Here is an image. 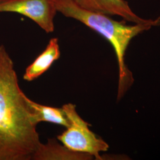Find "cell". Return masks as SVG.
I'll return each instance as SVG.
<instances>
[{"label":"cell","instance_id":"cell-1","mask_svg":"<svg viewBox=\"0 0 160 160\" xmlns=\"http://www.w3.org/2000/svg\"><path fill=\"white\" fill-rule=\"evenodd\" d=\"M12 58L0 46V160H32L40 145Z\"/></svg>","mask_w":160,"mask_h":160},{"label":"cell","instance_id":"cell-2","mask_svg":"<svg viewBox=\"0 0 160 160\" xmlns=\"http://www.w3.org/2000/svg\"><path fill=\"white\" fill-rule=\"evenodd\" d=\"M58 12L65 17L72 18L102 35L114 49L119 67L118 97H122L131 87L133 79L125 62L126 50L132 39L151 28L160 25V16L149 22L128 25L118 22L109 15L84 9L72 0H55Z\"/></svg>","mask_w":160,"mask_h":160},{"label":"cell","instance_id":"cell-3","mask_svg":"<svg viewBox=\"0 0 160 160\" xmlns=\"http://www.w3.org/2000/svg\"><path fill=\"white\" fill-rule=\"evenodd\" d=\"M62 108L68 118L69 126L58 136V139L71 151L90 155L96 160H102L100 153L108 150V144L89 129L90 124L78 114L75 104H66Z\"/></svg>","mask_w":160,"mask_h":160},{"label":"cell","instance_id":"cell-4","mask_svg":"<svg viewBox=\"0 0 160 160\" xmlns=\"http://www.w3.org/2000/svg\"><path fill=\"white\" fill-rule=\"evenodd\" d=\"M0 12L25 16L49 33L54 31V18L58 12L55 0H0Z\"/></svg>","mask_w":160,"mask_h":160},{"label":"cell","instance_id":"cell-5","mask_svg":"<svg viewBox=\"0 0 160 160\" xmlns=\"http://www.w3.org/2000/svg\"><path fill=\"white\" fill-rule=\"evenodd\" d=\"M78 6L92 12L109 16H118L133 23H145L151 19L139 17L125 0H72Z\"/></svg>","mask_w":160,"mask_h":160},{"label":"cell","instance_id":"cell-6","mask_svg":"<svg viewBox=\"0 0 160 160\" xmlns=\"http://www.w3.org/2000/svg\"><path fill=\"white\" fill-rule=\"evenodd\" d=\"M60 55L58 40L55 38H52L44 51L26 68L23 79L30 82L38 78L51 67L52 63L59 58Z\"/></svg>","mask_w":160,"mask_h":160},{"label":"cell","instance_id":"cell-7","mask_svg":"<svg viewBox=\"0 0 160 160\" xmlns=\"http://www.w3.org/2000/svg\"><path fill=\"white\" fill-rule=\"evenodd\" d=\"M92 155L71 151L63 144L61 145L53 139H49L47 143H40L35 152L32 160H90Z\"/></svg>","mask_w":160,"mask_h":160},{"label":"cell","instance_id":"cell-8","mask_svg":"<svg viewBox=\"0 0 160 160\" xmlns=\"http://www.w3.org/2000/svg\"><path fill=\"white\" fill-rule=\"evenodd\" d=\"M28 103L32 113L33 120L38 125L41 122H47L62 125L69 126V120L62 108H57L34 102L28 97Z\"/></svg>","mask_w":160,"mask_h":160}]
</instances>
